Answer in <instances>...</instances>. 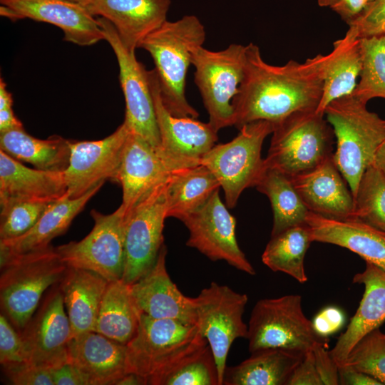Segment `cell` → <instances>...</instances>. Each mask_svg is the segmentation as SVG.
<instances>
[{"mask_svg":"<svg viewBox=\"0 0 385 385\" xmlns=\"http://www.w3.org/2000/svg\"><path fill=\"white\" fill-rule=\"evenodd\" d=\"M348 26L360 38L385 35V0L371 1Z\"/></svg>","mask_w":385,"mask_h":385,"instance_id":"42","label":"cell"},{"mask_svg":"<svg viewBox=\"0 0 385 385\" xmlns=\"http://www.w3.org/2000/svg\"><path fill=\"white\" fill-rule=\"evenodd\" d=\"M178 170L160 150L130 131L114 179L122 188L120 205L128 213L139 201L158 186L168 182Z\"/></svg>","mask_w":385,"mask_h":385,"instance_id":"18","label":"cell"},{"mask_svg":"<svg viewBox=\"0 0 385 385\" xmlns=\"http://www.w3.org/2000/svg\"><path fill=\"white\" fill-rule=\"evenodd\" d=\"M0 260L1 309L13 325L23 329L43 292L62 280L68 267L51 245Z\"/></svg>","mask_w":385,"mask_h":385,"instance_id":"4","label":"cell"},{"mask_svg":"<svg viewBox=\"0 0 385 385\" xmlns=\"http://www.w3.org/2000/svg\"><path fill=\"white\" fill-rule=\"evenodd\" d=\"M68 362L88 385H115L127 372L126 344L96 332L75 336L68 344Z\"/></svg>","mask_w":385,"mask_h":385,"instance_id":"23","label":"cell"},{"mask_svg":"<svg viewBox=\"0 0 385 385\" xmlns=\"http://www.w3.org/2000/svg\"><path fill=\"white\" fill-rule=\"evenodd\" d=\"M167 183L155 188L127 213L121 280L128 285L140 279L153 267L164 245Z\"/></svg>","mask_w":385,"mask_h":385,"instance_id":"12","label":"cell"},{"mask_svg":"<svg viewBox=\"0 0 385 385\" xmlns=\"http://www.w3.org/2000/svg\"><path fill=\"white\" fill-rule=\"evenodd\" d=\"M167 248L161 247L153 267L130 285L142 314L155 319H171L196 325L194 297L184 295L170 279L165 266Z\"/></svg>","mask_w":385,"mask_h":385,"instance_id":"21","label":"cell"},{"mask_svg":"<svg viewBox=\"0 0 385 385\" xmlns=\"http://www.w3.org/2000/svg\"><path fill=\"white\" fill-rule=\"evenodd\" d=\"M354 198L356 219L385 232V175L373 164L363 173Z\"/></svg>","mask_w":385,"mask_h":385,"instance_id":"38","label":"cell"},{"mask_svg":"<svg viewBox=\"0 0 385 385\" xmlns=\"http://www.w3.org/2000/svg\"><path fill=\"white\" fill-rule=\"evenodd\" d=\"M265 165L289 178L309 171L334 153V131L317 109L294 112L273 124Z\"/></svg>","mask_w":385,"mask_h":385,"instance_id":"6","label":"cell"},{"mask_svg":"<svg viewBox=\"0 0 385 385\" xmlns=\"http://www.w3.org/2000/svg\"><path fill=\"white\" fill-rule=\"evenodd\" d=\"M315 364L323 385L339 384L338 366L327 349V343H317L312 348Z\"/></svg>","mask_w":385,"mask_h":385,"instance_id":"45","label":"cell"},{"mask_svg":"<svg viewBox=\"0 0 385 385\" xmlns=\"http://www.w3.org/2000/svg\"><path fill=\"white\" fill-rule=\"evenodd\" d=\"M170 0H93L86 9L108 20L124 46L135 53L141 41L167 21Z\"/></svg>","mask_w":385,"mask_h":385,"instance_id":"22","label":"cell"},{"mask_svg":"<svg viewBox=\"0 0 385 385\" xmlns=\"http://www.w3.org/2000/svg\"><path fill=\"white\" fill-rule=\"evenodd\" d=\"M205 37V26L190 14L175 21H165L138 45L152 57L162 102L174 116H199L186 98L185 88L192 51L203 46Z\"/></svg>","mask_w":385,"mask_h":385,"instance_id":"2","label":"cell"},{"mask_svg":"<svg viewBox=\"0 0 385 385\" xmlns=\"http://www.w3.org/2000/svg\"><path fill=\"white\" fill-rule=\"evenodd\" d=\"M273 130V123L267 120L247 123L239 129L235 138L215 144L202 158L201 163L220 183L227 207H235L242 192L255 187L264 163L262 144Z\"/></svg>","mask_w":385,"mask_h":385,"instance_id":"9","label":"cell"},{"mask_svg":"<svg viewBox=\"0 0 385 385\" xmlns=\"http://www.w3.org/2000/svg\"><path fill=\"white\" fill-rule=\"evenodd\" d=\"M363 284L364 292L359 306L347 328L339 337L329 354L338 366L343 364L354 345L366 334L385 321V270L366 262V267L352 279Z\"/></svg>","mask_w":385,"mask_h":385,"instance_id":"24","label":"cell"},{"mask_svg":"<svg viewBox=\"0 0 385 385\" xmlns=\"http://www.w3.org/2000/svg\"><path fill=\"white\" fill-rule=\"evenodd\" d=\"M104 40L111 46L119 66V79L125 101L124 122L153 148L160 150L161 143L148 70L135 53L123 44L113 24L103 17L97 18Z\"/></svg>","mask_w":385,"mask_h":385,"instance_id":"13","label":"cell"},{"mask_svg":"<svg viewBox=\"0 0 385 385\" xmlns=\"http://www.w3.org/2000/svg\"><path fill=\"white\" fill-rule=\"evenodd\" d=\"M313 242L307 223L288 227L271 235L262 255V262L274 272L285 273L300 283L308 279L304 257Z\"/></svg>","mask_w":385,"mask_h":385,"instance_id":"35","label":"cell"},{"mask_svg":"<svg viewBox=\"0 0 385 385\" xmlns=\"http://www.w3.org/2000/svg\"><path fill=\"white\" fill-rule=\"evenodd\" d=\"M246 46L231 43L220 51L202 46L192 53L194 79L205 109L209 123L218 132L234 125L233 98L242 81Z\"/></svg>","mask_w":385,"mask_h":385,"instance_id":"7","label":"cell"},{"mask_svg":"<svg viewBox=\"0 0 385 385\" xmlns=\"http://www.w3.org/2000/svg\"><path fill=\"white\" fill-rule=\"evenodd\" d=\"M51 374L54 385H88L78 369L68 361L52 369Z\"/></svg>","mask_w":385,"mask_h":385,"instance_id":"48","label":"cell"},{"mask_svg":"<svg viewBox=\"0 0 385 385\" xmlns=\"http://www.w3.org/2000/svg\"><path fill=\"white\" fill-rule=\"evenodd\" d=\"M373 165L385 175V140L377 149Z\"/></svg>","mask_w":385,"mask_h":385,"instance_id":"53","label":"cell"},{"mask_svg":"<svg viewBox=\"0 0 385 385\" xmlns=\"http://www.w3.org/2000/svg\"><path fill=\"white\" fill-rule=\"evenodd\" d=\"M130 129L123 121L110 135L98 140L71 141L64 176L67 192L79 197L106 180L114 181Z\"/></svg>","mask_w":385,"mask_h":385,"instance_id":"17","label":"cell"},{"mask_svg":"<svg viewBox=\"0 0 385 385\" xmlns=\"http://www.w3.org/2000/svg\"><path fill=\"white\" fill-rule=\"evenodd\" d=\"M53 202L21 198L0 200V240L14 239L29 231Z\"/></svg>","mask_w":385,"mask_h":385,"instance_id":"39","label":"cell"},{"mask_svg":"<svg viewBox=\"0 0 385 385\" xmlns=\"http://www.w3.org/2000/svg\"><path fill=\"white\" fill-rule=\"evenodd\" d=\"M324 115L337 140L334 162L354 197L363 173L385 140V120L352 93L332 101Z\"/></svg>","mask_w":385,"mask_h":385,"instance_id":"3","label":"cell"},{"mask_svg":"<svg viewBox=\"0 0 385 385\" xmlns=\"http://www.w3.org/2000/svg\"><path fill=\"white\" fill-rule=\"evenodd\" d=\"M141 312L121 279L108 282L103 294L95 332L127 344L135 335Z\"/></svg>","mask_w":385,"mask_h":385,"instance_id":"33","label":"cell"},{"mask_svg":"<svg viewBox=\"0 0 385 385\" xmlns=\"http://www.w3.org/2000/svg\"><path fill=\"white\" fill-rule=\"evenodd\" d=\"M207 344L197 325L141 314L138 331L126 344L127 372L142 376L151 385L180 360Z\"/></svg>","mask_w":385,"mask_h":385,"instance_id":"5","label":"cell"},{"mask_svg":"<svg viewBox=\"0 0 385 385\" xmlns=\"http://www.w3.org/2000/svg\"><path fill=\"white\" fill-rule=\"evenodd\" d=\"M247 301V294L215 282L194 297L196 325L213 353L220 385L232 343L247 337L248 325L242 318Z\"/></svg>","mask_w":385,"mask_h":385,"instance_id":"11","label":"cell"},{"mask_svg":"<svg viewBox=\"0 0 385 385\" xmlns=\"http://www.w3.org/2000/svg\"><path fill=\"white\" fill-rule=\"evenodd\" d=\"M115 385H148L146 379L135 373L128 372L123 376Z\"/></svg>","mask_w":385,"mask_h":385,"instance_id":"51","label":"cell"},{"mask_svg":"<svg viewBox=\"0 0 385 385\" xmlns=\"http://www.w3.org/2000/svg\"><path fill=\"white\" fill-rule=\"evenodd\" d=\"M220 188L215 175L202 163L175 172L166 185L167 217L182 220L203 206Z\"/></svg>","mask_w":385,"mask_h":385,"instance_id":"31","label":"cell"},{"mask_svg":"<svg viewBox=\"0 0 385 385\" xmlns=\"http://www.w3.org/2000/svg\"><path fill=\"white\" fill-rule=\"evenodd\" d=\"M341 366L364 372L385 385V334L379 328L366 334L354 345Z\"/></svg>","mask_w":385,"mask_h":385,"instance_id":"40","label":"cell"},{"mask_svg":"<svg viewBox=\"0 0 385 385\" xmlns=\"http://www.w3.org/2000/svg\"><path fill=\"white\" fill-rule=\"evenodd\" d=\"M151 385H220L218 369L209 344L180 360Z\"/></svg>","mask_w":385,"mask_h":385,"instance_id":"36","label":"cell"},{"mask_svg":"<svg viewBox=\"0 0 385 385\" xmlns=\"http://www.w3.org/2000/svg\"><path fill=\"white\" fill-rule=\"evenodd\" d=\"M255 188L267 195L270 201L273 212L271 235L288 227L306 223L309 210L289 176L263 163Z\"/></svg>","mask_w":385,"mask_h":385,"instance_id":"34","label":"cell"},{"mask_svg":"<svg viewBox=\"0 0 385 385\" xmlns=\"http://www.w3.org/2000/svg\"><path fill=\"white\" fill-rule=\"evenodd\" d=\"M290 178L309 212L333 220H356L354 196L333 155L315 168Z\"/></svg>","mask_w":385,"mask_h":385,"instance_id":"20","label":"cell"},{"mask_svg":"<svg viewBox=\"0 0 385 385\" xmlns=\"http://www.w3.org/2000/svg\"><path fill=\"white\" fill-rule=\"evenodd\" d=\"M339 384L382 385L374 377L346 366H338Z\"/></svg>","mask_w":385,"mask_h":385,"instance_id":"49","label":"cell"},{"mask_svg":"<svg viewBox=\"0 0 385 385\" xmlns=\"http://www.w3.org/2000/svg\"><path fill=\"white\" fill-rule=\"evenodd\" d=\"M91 215L94 225L84 238L56 250L68 267L93 271L108 282L120 280L124 270L127 213L120 205L111 214L92 210Z\"/></svg>","mask_w":385,"mask_h":385,"instance_id":"10","label":"cell"},{"mask_svg":"<svg viewBox=\"0 0 385 385\" xmlns=\"http://www.w3.org/2000/svg\"><path fill=\"white\" fill-rule=\"evenodd\" d=\"M0 14L12 21L31 19L60 28L64 40L91 46L104 40L98 21L86 7L67 0H0Z\"/></svg>","mask_w":385,"mask_h":385,"instance_id":"19","label":"cell"},{"mask_svg":"<svg viewBox=\"0 0 385 385\" xmlns=\"http://www.w3.org/2000/svg\"><path fill=\"white\" fill-rule=\"evenodd\" d=\"M0 150L19 161L50 171H64L71 154L70 140L56 135L36 138L24 128L0 133Z\"/></svg>","mask_w":385,"mask_h":385,"instance_id":"32","label":"cell"},{"mask_svg":"<svg viewBox=\"0 0 385 385\" xmlns=\"http://www.w3.org/2000/svg\"><path fill=\"white\" fill-rule=\"evenodd\" d=\"M160 137V153L178 170L201 163L215 145L217 132L208 123L192 117H176L164 106L154 69L148 71Z\"/></svg>","mask_w":385,"mask_h":385,"instance_id":"15","label":"cell"},{"mask_svg":"<svg viewBox=\"0 0 385 385\" xmlns=\"http://www.w3.org/2000/svg\"><path fill=\"white\" fill-rule=\"evenodd\" d=\"M13 98L11 93H9L6 86V83L3 78L0 79V110L12 108Z\"/></svg>","mask_w":385,"mask_h":385,"instance_id":"52","label":"cell"},{"mask_svg":"<svg viewBox=\"0 0 385 385\" xmlns=\"http://www.w3.org/2000/svg\"><path fill=\"white\" fill-rule=\"evenodd\" d=\"M219 190L203 206L181 220L190 233L186 245L212 261L223 260L238 270L255 275V268L237 243L236 220L221 200Z\"/></svg>","mask_w":385,"mask_h":385,"instance_id":"14","label":"cell"},{"mask_svg":"<svg viewBox=\"0 0 385 385\" xmlns=\"http://www.w3.org/2000/svg\"><path fill=\"white\" fill-rule=\"evenodd\" d=\"M76 4H78L80 5H82L83 6H88L93 0H67Z\"/></svg>","mask_w":385,"mask_h":385,"instance_id":"54","label":"cell"},{"mask_svg":"<svg viewBox=\"0 0 385 385\" xmlns=\"http://www.w3.org/2000/svg\"><path fill=\"white\" fill-rule=\"evenodd\" d=\"M23 128L21 122L16 117L12 108L0 110V133Z\"/></svg>","mask_w":385,"mask_h":385,"instance_id":"50","label":"cell"},{"mask_svg":"<svg viewBox=\"0 0 385 385\" xmlns=\"http://www.w3.org/2000/svg\"><path fill=\"white\" fill-rule=\"evenodd\" d=\"M312 58L323 81L317 111L324 113L332 101L351 94L356 86L361 68L360 38L356 30L349 26L344 36L334 42L329 53L317 54Z\"/></svg>","mask_w":385,"mask_h":385,"instance_id":"25","label":"cell"},{"mask_svg":"<svg viewBox=\"0 0 385 385\" xmlns=\"http://www.w3.org/2000/svg\"><path fill=\"white\" fill-rule=\"evenodd\" d=\"M4 371L15 385H54L51 369L24 362L3 366Z\"/></svg>","mask_w":385,"mask_h":385,"instance_id":"43","label":"cell"},{"mask_svg":"<svg viewBox=\"0 0 385 385\" xmlns=\"http://www.w3.org/2000/svg\"><path fill=\"white\" fill-rule=\"evenodd\" d=\"M287 385H323L316 367L312 349L304 354Z\"/></svg>","mask_w":385,"mask_h":385,"instance_id":"46","label":"cell"},{"mask_svg":"<svg viewBox=\"0 0 385 385\" xmlns=\"http://www.w3.org/2000/svg\"><path fill=\"white\" fill-rule=\"evenodd\" d=\"M361 68L360 80L352 93L367 102L385 98V35L360 38Z\"/></svg>","mask_w":385,"mask_h":385,"instance_id":"37","label":"cell"},{"mask_svg":"<svg viewBox=\"0 0 385 385\" xmlns=\"http://www.w3.org/2000/svg\"><path fill=\"white\" fill-rule=\"evenodd\" d=\"M21 335L28 363L52 370L68 361L73 334L59 286L47 295Z\"/></svg>","mask_w":385,"mask_h":385,"instance_id":"16","label":"cell"},{"mask_svg":"<svg viewBox=\"0 0 385 385\" xmlns=\"http://www.w3.org/2000/svg\"><path fill=\"white\" fill-rule=\"evenodd\" d=\"M323 81L312 58L301 63L289 60L284 65L265 62L260 48L246 45L242 81L232 105L234 125L267 120L275 124L290 114L317 109Z\"/></svg>","mask_w":385,"mask_h":385,"instance_id":"1","label":"cell"},{"mask_svg":"<svg viewBox=\"0 0 385 385\" xmlns=\"http://www.w3.org/2000/svg\"><path fill=\"white\" fill-rule=\"evenodd\" d=\"M3 314L0 315V362L4 366L27 362L28 356L22 337Z\"/></svg>","mask_w":385,"mask_h":385,"instance_id":"41","label":"cell"},{"mask_svg":"<svg viewBox=\"0 0 385 385\" xmlns=\"http://www.w3.org/2000/svg\"><path fill=\"white\" fill-rule=\"evenodd\" d=\"M371 0H317L319 6L329 7L347 24L354 20Z\"/></svg>","mask_w":385,"mask_h":385,"instance_id":"47","label":"cell"},{"mask_svg":"<svg viewBox=\"0 0 385 385\" xmlns=\"http://www.w3.org/2000/svg\"><path fill=\"white\" fill-rule=\"evenodd\" d=\"M306 223L313 242L346 248L385 270V232L359 220H333L309 211Z\"/></svg>","mask_w":385,"mask_h":385,"instance_id":"26","label":"cell"},{"mask_svg":"<svg viewBox=\"0 0 385 385\" xmlns=\"http://www.w3.org/2000/svg\"><path fill=\"white\" fill-rule=\"evenodd\" d=\"M299 294L262 299L251 312L247 339L250 353L266 348H282L304 352L317 343H327L319 336L302 309Z\"/></svg>","mask_w":385,"mask_h":385,"instance_id":"8","label":"cell"},{"mask_svg":"<svg viewBox=\"0 0 385 385\" xmlns=\"http://www.w3.org/2000/svg\"><path fill=\"white\" fill-rule=\"evenodd\" d=\"M66 192L64 171L32 169L0 150V200L54 201Z\"/></svg>","mask_w":385,"mask_h":385,"instance_id":"29","label":"cell"},{"mask_svg":"<svg viewBox=\"0 0 385 385\" xmlns=\"http://www.w3.org/2000/svg\"><path fill=\"white\" fill-rule=\"evenodd\" d=\"M344 322L345 315L343 311L333 306L324 307L312 320L315 332L324 338L339 331Z\"/></svg>","mask_w":385,"mask_h":385,"instance_id":"44","label":"cell"},{"mask_svg":"<svg viewBox=\"0 0 385 385\" xmlns=\"http://www.w3.org/2000/svg\"><path fill=\"white\" fill-rule=\"evenodd\" d=\"M108 282L93 271L68 267L58 286L73 337L95 332L100 306Z\"/></svg>","mask_w":385,"mask_h":385,"instance_id":"28","label":"cell"},{"mask_svg":"<svg viewBox=\"0 0 385 385\" xmlns=\"http://www.w3.org/2000/svg\"><path fill=\"white\" fill-rule=\"evenodd\" d=\"M306 352L282 348H266L251 353L234 366H227L225 385H287Z\"/></svg>","mask_w":385,"mask_h":385,"instance_id":"30","label":"cell"},{"mask_svg":"<svg viewBox=\"0 0 385 385\" xmlns=\"http://www.w3.org/2000/svg\"><path fill=\"white\" fill-rule=\"evenodd\" d=\"M103 184L96 185L79 197L71 198L66 192L53 201L29 231L14 239L0 240V257L21 254L51 245V241L66 232Z\"/></svg>","mask_w":385,"mask_h":385,"instance_id":"27","label":"cell"}]
</instances>
